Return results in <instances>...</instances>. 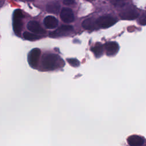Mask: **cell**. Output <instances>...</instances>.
I'll use <instances>...</instances> for the list:
<instances>
[{"instance_id": "8fae6325", "label": "cell", "mask_w": 146, "mask_h": 146, "mask_svg": "<svg viewBox=\"0 0 146 146\" xmlns=\"http://www.w3.org/2000/svg\"><path fill=\"white\" fill-rule=\"evenodd\" d=\"M43 23L47 29H54L58 25V19L51 15H48L44 18Z\"/></svg>"}, {"instance_id": "7c38bea8", "label": "cell", "mask_w": 146, "mask_h": 146, "mask_svg": "<svg viewBox=\"0 0 146 146\" xmlns=\"http://www.w3.org/2000/svg\"><path fill=\"white\" fill-rule=\"evenodd\" d=\"M60 6L58 2L56 1H52L48 2L46 7V9L47 12L53 14H57L60 9Z\"/></svg>"}, {"instance_id": "30bf717a", "label": "cell", "mask_w": 146, "mask_h": 146, "mask_svg": "<svg viewBox=\"0 0 146 146\" xmlns=\"http://www.w3.org/2000/svg\"><path fill=\"white\" fill-rule=\"evenodd\" d=\"M129 146H145V139L144 137L133 135L127 139Z\"/></svg>"}, {"instance_id": "2e32d148", "label": "cell", "mask_w": 146, "mask_h": 146, "mask_svg": "<svg viewBox=\"0 0 146 146\" xmlns=\"http://www.w3.org/2000/svg\"><path fill=\"white\" fill-rule=\"evenodd\" d=\"M126 1L127 0H111L113 5L117 6H122Z\"/></svg>"}, {"instance_id": "9a60e30c", "label": "cell", "mask_w": 146, "mask_h": 146, "mask_svg": "<svg viewBox=\"0 0 146 146\" xmlns=\"http://www.w3.org/2000/svg\"><path fill=\"white\" fill-rule=\"evenodd\" d=\"M23 36L25 39L29 40H35L41 38V36L39 35H38L36 34L31 33L29 32H25L23 34Z\"/></svg>"}, {"instance_id": "4fadbf2b", "label": "cell", "mask_w": 146, "mask_h": 146, "mask_svg": "<svg viewBox=\"0 0 146 146\" xmlns=\"http://www.w3.org/2000/svg\"><path fill=\"white\" fill-rule=\"evenodd\" d=\"M82 26L84 29L88 30H92L95 28V23L91 18L84 20L82 23Z\"/></svg>"}, {"instance_id": "7a4b0ae2", "label": "cell", "mask_w": 146, "mask_h": 146, "mask_svg": "<svg viewBox=\"0 0 146 146\" xmlns=\"http://www.w3.org/2000/svg\"><path fill=\"white\" fill-rule=\"evenodd\" d=\"M23 18V15L20 9H16L14 11L13 15V27L15 34L18 36L21 35L22 30Z\"/></svg>"}, {"instance_id": "277c9868", "label": "cell", "mask_w": 146, "mask_h": 146, "mask_svg": "<svg viewBox=\"0 0 146 146\" xmlns=\"http://www.w3.org/2000/svg\"><path fill=\"white\" fill-rule=\"evenodd\" d=\"M139 14L136 9L131 6H128L124 8L119 13V16L123 19L132 20L137 18Z\"/></svg>"}, {"instance_id": "3957f363", "label": "cell", "mask_w": 146, "mask_h": 146, "mask_svg": "<svg viewBox=\"0 0 146 146\" xmlns=\"http://www.w3.org/2000/svg\"><path fill=\"white\" fill-rule=\"evenodd\" d=\"M40 56V50L38 48L31 50L28 54V62L30 66L34 68H38L39 60Z\"/></svg>"}, {"instance_id": "6da1fadb", "label": "cell", "mask_w": 146, "mask_h": 146, "mask_svg": "<svg viewBox=\"0 0 146 146\" xmlns=\"http://www.w3.org/2000/svg\"><path fill=\"white\" fill-rule=\"evenodd\" d=\"M64 62L58 55L52 53L44 54L41 59L42 70L52 71L63 67Z\"/></svg>"}, {"instance_id": "5b68a950", "label": "cell", "mask_w": 146, "mask_h": 146, "mask_svg": "<svg viewBox=\"0 0 146 146\" xmlns=\"http://www.w3.org/2000/svg\"><path fill=\"white\" fill-rule=\"evenodd\" d=\"M116 19L113 17L107 15L100 17L96 21V25L100 28H108L116 22Z\"/></svg>"}, {"instance_id": "9c48e42d", "label": "cell", "mask_w": 146, "mask_h": 146, "mask_svg": "<svg viewBox=\"0 0 146 146\" xmlns=\"http://www.w3.org/2000/svg\"><path fill=\"white\" fill-rule=\"evenodd\" d=\"M106 54L108 56L115 55L119 50V45L115 42H109L104 45Z\"/></svg>"}, {"instance_id": "52a82bcc", "label": "cell", "mask_w": 146, "mask_h": 146, "mask_svg": "<svg viewBox=\"0 0 146 146\" xmlns=\"http://www.w3.org/2000/svg\"><path fill=\"white\" fill-rule=\"evenodd\" d=\"M27 28L31 32L37 34H44L46 33L39 23L35 21H29L27 25Z\"/></svg>"}, {"instance_id": "8992f818", "label": "cell", "mask_w": 146, "mask_h": 146, "mask_svg": "<svg viewBox=\"0 0 146 146\" xmlns=\"http://www.w3.org/2000/svg\"><path fill=\"white\" fill-rule=\"evenodd\" d=\"M73 30V27L71 25H62L60 27L53 32L50 33L49 36L52 38L66 36L71 33Z\"/></svg>"}, {"instance_id": "ba28073f", "label": "cell", "mask_w": 146, "mask_h": 146, "mask_svg": "<svg viewBox=\"0 0 146 146\" xmlns=\"http://www.w3.org/2000/svg\"><path fill=\"white\" fill-rule=\"evenodd\" d=\"M61 19L65 23H71L74 21V15L71 9L63 8L60 14Z\"/></svg>"}, {"instance_id": "ffe728a7", "label": "cell", "mask_w": 146, "mask_h": 146, "mask_svg": "<svg viewBox=\"0 0 146 146\" xmlns=\"http://www.w3.org/2000/svg\"><path fill=\"white\" fill-rule=\"evenodd\" d=\"M87 1H93V0H87Z\"/></svg>"}, {"instance_id": "44dd1931", "label": "cell", "mask_w": 146, "mask_h": 146, "mask_svg": "<svg viewBox=\"0 0 146 146\" xmlns=\"http://www.w3.org/2000/svg\"><path fill=\"white\" fill-rule=\"evenodd\" d=\"M29 1H33V0H29Z\"/></svg>"}, {"instance_id": "d6986e66", "label": "cell", "mask_w": 146, "mask_h": 146, "mask_svg": "<svg viewBox=\"0 0 146 146\" xmlns=\"http://www.w3.org/2000/svg\"><path fill=\"white\" fill-rule=\"evenodd\" d=\"M140 23L143 25H145V15L144 16V17L141 19V21H140Z\"/></svg>"}, {"instance_id": "e0dca14e", "label": "cell", "mask_w": 146, "mask_h": 146, "mask_svg": "<svg viewBox=\"0 0 146 146\" xmlns=\"http://www.w3.org/2000/svg\"><path fill=\"white\" fill-rule=\"evenodd\" d=\"M68 62L74 66H77L79 64V62L76 59H68Z\"/></svg>"}, {"instance_id": "5bb4252c", "label": "cell", "mask_w": 146, "mask_h": 146, "mask_svg": "<svg viewBox=\"0 0 146 146\" xmlns=\"http://www.w3.org/2000/svg\"><path fill=\"white\" fill-rule=\"evenodd\" d=\"M91 50L93 52V53L95 54V56L98 58L103 54V47L101 44H98V45H95L94 47L91 48Z\"/></svg>"}, {"instance_id": "ac0fdd59", "label": "cell", "mask_w": 146, "mask_h": 146, "mask_svg": "<svg viewBox=\"0 0 146 146\" xmlns=\"http://www.w3.org/2000/svg\"><path fill=\"white\" fill-rule=\"evenodd\" d=\"M63 2L66 5H70L74 3V0H63Z\"/></svg>"}]
</instances>
